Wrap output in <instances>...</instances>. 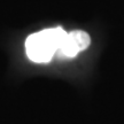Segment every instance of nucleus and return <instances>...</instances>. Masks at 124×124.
Listing matches in <instances>:
<instances>
[{
    "instance_id": "1",
    "label": "nucleus",
    "mask_w": 124,
    "mask_h": 124,
    "mask_svg": "<svg viewBox=\"0 0 124 124\" xmlns=\"http://www.w3.org/2000/svg\"><path fill=\"white\" fill-rule=\"evenodd\" d=\"M66 35L67 32L60 27L32 33L25 40L27 55L33 62H48L60 49Z\"/></svg>"
},
{
    "instance_id": "2",
    "label": "nucleus",
    "mask_w": 124,
    "mask_h": 124,
    "mask_svg": "<svg viewBox=\"0 0 124 124\" xmlns=\"http://www.w3.org/2000/svg\"><path fill=\"white\" fill-rule=\"evenodd\" d=\"M91 44V38L87 32L82 30H75L67 33L62 43L60 51L63 55L72 58L77 54L86 49Z\"/></svg>"
}]
</instances>
